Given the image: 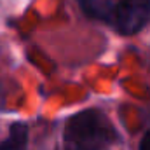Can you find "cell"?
Instances as JSON below:
<instances>
[{"label":"cell","instance_id":"obj_1","mask_svg":"<svg viewBox=\"0 0 150 150\" xmlns=\"http://www.w3.org/2000/svg\"><path fill=\"white\" fill-rule=\"evenodd\" d=\"M117 142V129L98 108L74 113L63 127V150H107Z\"/></svg>","mask_w":150,"mask_h":150},{"label":"cell","instance_id":"obj_3","mask_svg":"<svg viewBox=\"0 0 150 150\" xmlns=\"http://www.w3.org/2000/svg\"><path fill=\"white\" fill-rule=\"evenodd\" d=\"M79 4L86 12V16L110 25L115 0H79Z\"/></svg>","mask_w":150,"mask_h":150},{"label":"cell","instance_id":"obj_4","mask_svg":"<svg viewBox=\"0 0 150 150\" xmlns=\"http://www.w3.org/2000/svg\"><path fill=\"white\" fill-rule=\"evenodd\" d=\"M28 126L25 122H12L7 138L0 143V150H26Z\"/></svg>","mask_w":150,"mask_h":150},{"label":"cell","instance_id":"obj_5","mask_svg":"<svg viewBox=\"0 0 150 150\" xmlns=\"http://www.w3.org/2000/svg\"><path fill=\"white\" fill-rule=\"evenodd\" d=\"M138 150H150V129H147L140 140V145H138Z\"/></svg>","mask_w":150,"mask_h":150},{"label":"cell","instance_id":"obj_2","mask_svg":"<svg viewBox=\"0 0 150 150\" xmlns=\"http://www.w3.org/2000/svg\"><path fill=\"white\" fill-rule=\"evenodd\" d=\"M150 21V0H115L112 26L120 35H136Z\"/></svg>","mask_w":150,"mask_h":150}]
</instances>
